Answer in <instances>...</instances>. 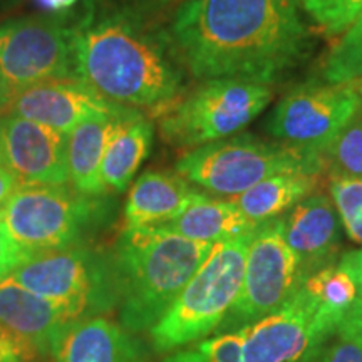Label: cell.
Listing matches in <instances>:
<instances>
[{
	"mask_svg": "<svg viewBox=\"0 0 362 362\" xmlns=\"http://www.w3.org/2000/svg\"><path fill=\"white\" fill-rule=\"evenodd\" d=\"M49 356L51 362H148L133 332L104 317L67 325Z\"/></svg>",
	"mask_w": 362,
	"mask_h": 362,
	"instance_id": "16",
	"label": "cell"
},
{
	"mask_svg": "<svg viewBox=\"0 0 362 362\" xmlns=\"http://www.w3.org/2000/svg\"><path fill=\"white\" fill-rule=\"evenodd\" d=\"M30 255H34V253L21 247L8 233L6 225L0 221V280L8 277Z\"/></svg>",
	"mask_w": 362,
	"mask_h": 362,
	"instance_id": "31",
	"label": "cell"
},
{
	"mask_svg": "<svg viewBox=\"0 0 362 362\" xmlns=\"http://www.w3.org/2000/svg\"><path fill=\"white\" fill-rule=\"evenodd\" d=\"M11 277L61 307L69 320L90 319L117 309V282L111 252L88 245L37 252Z\"/></svg>",
	"mask_w": 362,
	"mask_h": 362,
	"instance_id": "6",
	"label": "cell"
},
{
	"mask_svg": "<svg viewBox=\"0 0 362 362\" xmlns=\"http://www.w3.org/2000/svg\"><path fill=\"white\" fill-rule=\"evenodd\" d=\"M330 176L362 178V103L322 155Z\"/></svg>",
	"mask_w": 362,
	"mask_h": 362,
	"instance_id": "23",
	"label": "cell"
},
{
	"mask_svg": "<svg viewBox=\"0 0 362 362\" xmlns=\"http://www.w3.org/2000/svg\"><path fill=\"white\" fill-rule=\"evenodd\" d=\"M322 76L329 84L354 83L362 78V13L330 49Z\"/></svg>",
	"mask_w": 362,
	"mask_h": 362,
	"instance_id": "25",
	"label": "cell"
},
{
	"mask_svg": "<svg viewBox=\"0 0 362 362\" xmlns=\"http://www.w3.org/2000/svg\"><path fill=\"white\" fill-rule=\"evenodd\" d=\"M74 76L103 99L161 116L185 88L181 67L133 13H88L74 27Z\"/></svg>",
	"mask_w": 362,
	"mask_h": 362,
	"instance_id": "2",
	"label": "cell"
},
{
	"mask_svg": "<svg viewBox=\"0 0 362 362\" xmlns=\"http://www.w3.org/2000/svg\"><path fill=\"white\" fill-rule=\"evenodd\" d=\"M19 188L21 185L16 176L0 165V206H2L4 203H6Z\"/></svg>",
	"mask_w": 362,
	"mask_h": 362,
	"instance_id": "33",
	"label": "cell"
},
{
	"mask_svg": "<svg viewBox=\"0 0 362 362\" xmlns=\"http://www.w3.org/2000/svg\"><path fill=\"white\" fill-rule=\"evenodd\" d=\"M74 29L57 19L25 17L0 25V107L30 86L74 76Z\"/></svg>",
	"mask_w": 362,
	"mask_h": 362,
	"instance_id": "10",
	"label": "cell"
},
{
	"mask_svg": "<svg viewBox=\"0 0 362 362\" xmlns=\"http://www.w3.org/2000/svg\"><path fill=\"white\" fill-rule=\"evenodd\" d=\"M310 362H362V312L357 305Z\"/></svg>",
	"mask_w": 362,
	"mask_h": 362,
	"instance_id": "27",
	"label": "cell"
},
{
	"mask_svg": "<svg viewBox=\"0 0 362 362\" xmlns=\"http://www.w3.org/2000/svg\"><path fill=\"white\" fill-rule=\"evenodd\" d=\"M361 103L354 83L298 86L277 104L269 129L280 143L322 158Z\"/></svg>",
	"mask_w": 362,
	"mask_h": 362,
	"instance_id": "12",
	"label": "cell"
},
{
	"mask_svg": "<svg viewBox=\"0 0 362 362\" xmlns=\"http://www.w3.org/2000/svg\"><path fill=\"white\" fill-rule=\"evenodd\" d=\"M252 235L216 243L175 304L149 330L158 352H175L218 330L242 291Z\"/></svg>",
	"mask_w": 362,
	"mask_h": 362,
	"instance_id": "4",
	"label": "cell"
},
{
	"mask_svg": "<svg viewBox=\"0 0 362 362\" xmlns=\"http://www.w3.org/2000/svg\"><path fill=\"white\" fill-rule=\"evenodd\" d=\"M269 84L205 81L160 116L161 136L176 148H198L240 133L269 106Z\"/></svg>",
	"mask_w": 362,
	"mask_h": 362,
	"instance_id": "7",
	"label": "cell"
},
{
	"mask_svg": "<svg viewBox=\"0 0 362 362\" xmlns=\"http://www.w3.org/2000/svg\"><path fill=\"white\" fill-rule=\"evenodd\" d=\"M341 260L349 267V270L354 275L356 282H357V288H359V296H357V309L362 312V248L354 252H347L346 255L341 257Z\"/></svg>",
	"mask_w": 362,
	"mask_h": 362,
	"instance_id": "32",
	"label": "cell"
},
{
	"mask_svg": "<svg viewBox=\"0 0 362 362\" xmlns=\"http://www.w3.org/2000/svg\"><path fill=\"white\" fill-rule=\"evenodd\" d=\"M346 315L302 285L279 310L243 327V362H310Z\"/></svg>",
	"mask_w": 362,
	"mask_h": 362,
	"instance_id": "11",
	"label": "cell"
},
{
	"mask_svg": "<svg viewBox=\"0 0 362 362\" xmlns=\"http://www.w3.org/2000/svg\"><path fill=\"white\" fill-rule=\"evenodd\" d=\"M35 356L33 344L0 324V362H29Z\"/></svg>",
	"mask_w": 362,
	"mask_h": 362,
	"instance_id": "30",
	"label": "cell"
},
{
	"mask_svg": "<svg viewBox=\"0 0 362 362\" xmlns=\"http://www.w3.org/2000/svg\"><path fill=\"white\" fill-rule=\"evenodd\" d=\"M176 171L208 192L237 197L279 173L322 175L324 161L280 141L242 134L193 148L180 158Z\"/></svg>",
	"mask_w": 362,
	"mask_h": 362,
	"instance_id": "5",
	"label": "cell"
},
{
	"mask_svg": "<svg viewBox=\"0 0 362 362\" xmlns=\"http://www.w3.org/2000/svg\"><path fill=\"white\" fill-rule=\"evenodd\" d=\"M300 267L285 242L280 218L264 221L252 235L242 291L216 332H233L279 310L304 285Z\"/></svg>",
	"mask_w": 362,
	"mask_h": 362,
	"instance_id": "9",
	"label": "cell"
},
{
	"mask_svg": "<svg viewBox=\"0 0 362 362\" xmlns=\"http://www.w3.org/2000/svg\"><path fill=\"white\" fill-rule=\"evenodd\" d=\"M136 111L119 106L107 115L89 116L67 134V168L72 188L89 197H103L99 171L104 153L117 126Z\"/></svg>",
	"mask_w": 362,
	"mask_h": 362,
	"instance_id": "18",
	"label": "cell"
},
{
	"mask_svg": "<svg viewBox=\"0 0 362 362\" xmlns=\"http://www.w3.org/2000/svg\"><path fill=\"white\" fill-rule=\"evenodd\" d=\"M117 107V104L103 99L78 79H57L16 93L0 107V115L13 112L69 134L86 117L107 115Z\"/></svg>",
	"mask_w": 362,
	"mask_h": 362,
	"instance_id": "14",
	"label": "cell"
},
{
	"mask_svg": "<svg viewBox=\"0 0 362 362\" xmlns=\"http://www.w3.org/2000/svg\"><path fill=\"white\" fill-rule=\"evenodd\" d=\"M0 324L27 339L39 354H51L72 320L61 307L27 291L8 275L0 280Z\"/></svg>",
	"mask_w": 362,
	"mask_h": 362,
	"instance_id": "17",
	"label": "cell"
},
{
	"mask_svg": "<svg viewBox=\"0 0 362 362\" xmlns=\"http://www.w3.org/2000/svg\"><path fill=\"white\" fill-rule=\"evenodd\" d=\"M0 165L16 176L21 187L67 185V134L13 112H2Z\"/></svg>",
	"mask_w": 362,
	"mask_h": 362,
	"instance_id": "13",
	"label": "cell"
},
{
	"mask_svg": "<svg viewBox=\"0 0 362 362\" xmlns=\"http://www.w3.org/2000/svg\"><path fill=\"white\" fill-rule=\"evenodd\" d=\"M319 183L320 175L315 173H279L233 197V202L247 218L260 225L285 215L298 202L314 194Z\"/></svg>",
	"mask_w": 362,
	"mask_h": 362,
	"instance_id": "22",
	"label": "cell"
},
{
	"mask_svg": "<svg viewBox=\"0 0 362 362\" xmlns=\"http://www.w3.org/2000/svg\"><path fill=\"white\" fill-rule=\"evenodd\" d=\"M329 192L344 232L362 247V178L330 176Z\"/></svg>",
	"mask_w": 362,
	"mask_h": 362,
	"instance_id": "26",
	"label": "cell"
},
{
	"mask_svg": "<svg viewBox=\"0 0 362 362\" xmlns=\"http://www.w3.org/2000/svg\"><path fill=\"white\" fill-rule=\"evenodd\" d=\"M163 362H243V330L218 334L189 349H178Z\"/></svg>",
	"mask_w": 362,
	"mask_h": 362,
	"instance_id": "28",
	"label": "cell"
},
{
	"mask_svg": "<svg viewBox=\"0 0 362 362\" xmlns=\"http://www.w3.org/2000/svg\"><path fill=\"white\" fill-rule=\"evenodd\" d=\"M354 84H356L357 93H359V94H361V98H362V78H359L357 81H354Z\"/></svg>",
	"mask_w": 362,
	"mask_h": 362,
	"instance_id": "35",
	"label": "cell"
},
{
	"mask_svg": "<svg viewBox=\"0 0 362 362\" xmlns=\"http://www.w3.org/2000/svg\"><path fill=\"white\" fill-rule=\"evenodd\" d=\"M106 215L101 197L62 187H21L0 206V221L30 253L83 245Z\"/></svg>",
	"mask_w": 362,
	"mask_h": 362,
	"instance_id": "8",
	"label": "cell"
},
{
	"mask_svg": "<svg viewBox=\"0 0 362 362\" xmlns=\"http://www.w3.org/2000/svg\"><path fill=\"white\" fill-rule=\"evenodd\" d=\"M153 141V124L141 111L117 126L104 153L99 180L103 193L124 192L141 163L146 160Z\"/></svg>",
	"mask_w": 362,
	"mask_h": 362,
	"instance_id": "21",
	"label": "cell"
},
{
	"mask_svg": "<svg viewBox=\"0 0 362 362\" xmlns=\"http://www.w3.org/2000/svg\"><path fill=\"white\" fill-rule=\"evenodd\" d=\"M304 287L320 302L342 315L349 314L359 296L354 275L341 259L336 265L317 272L307 279Z\"/></svg>",
	"mask_w": 362,
	"mask_h": 362,
	"instance_id": "24",
	"label": "cell"
},
{
	"mask_svg": "<svg viewBox=\"0 0 362 362\" xmlns=\"http://www.w3.org/2000/svg\"><path fill=\"white\" fill-rule=\"evenodd\" d=\"M160 226L194 242L221 243L253 233L259 223L247 218L233 200H215L198 193L176 218Z\"/></svg>",
	"mask_w": 362,
	"mask_h": 362,
	"instance_id": "20",
	"label": "cell"
},
{
	"mask_svg": "<svg viewBox=\"0 0 362 362\" xmlns=\"http://www.w3.org/2000/svg\"><path fill=\"white\" fill-rule=\"evenodd\" d=\"M215 245L160 225L124 228L111 252L121 325L133 334L155 327Z\"/></svg>",
	"mask_w": 362,
	"mask_h": 362,
	"instance_id": "3",
	"label": "cell"
},
{
	"mask_svg": "<svg viewBox=\"0 0 362 362\" xmlns=\"http://www.w3.org/2000/svg\"><path fill=\"white\" fill-rule=\"evenodd\" d=\"M37 2L51 12H64L69 7L74 6L78 0H37Z\"/></svg>",
	"mask_w": 362,
	"mask_h": 362,
	"instance_id": "34",
	"label": "cell"
},
{
	"mask_svg": "<svg viewBox=\"0 0 362 362\" xmlns=\"http://www.w3.org/2000/svg\"><path fill=\"white\" fill-rule=\"evenodd\" d=\"M325 35H341L362 13V0H298Z\"/></svg>",
	"mask_w": 362,
	"mask_h": 362,
	"instance_id": "29",
	"label": "cell"
},
{
	"mask_svg": "<svg viewBox=\"0 0 362 362\" xmlns=\"http://www.w3.org/2000/svg\"><path fill=\"white\" fill-rule=\"evenodd\" d=\"M279 218L304 280L336 265L342 257V225L329 197L310 194Z\"/></svg>",
	"mask_w": 362,
	"mask_h": 362,
	"instance_id": "15",
	"label": "cell"
},
{
	"mask_svg": "<svg viewBox=\"0 0 362 362\" xmlns=\"http://www.w3.org/2000/svg\"><path fill=\"white\" fill-rule=\"evenodd\" d=\"M298 0H185L171 42L194 79L270 84L296 69L310 47Z\"/></svg>",
	"mask_w": 362,
	"mask_h": 362,
	"instance_id": "1",
	"label": "cell"
},
{
	"mask_svg": "<svg viewBox=\"0 0 362 362\" xmlns=\"http://www.w3.org/2000/svg\"><path fill=\"white\" fill-rule=\"evenodd\" d=\"M198 193L178 171H148L136 180L126 200V228L166 223L176 218Z\"/></svg>",
	"mask_w": 362,
	"mask_h": 362,
	"instance_id": "19",
	"label": "cell"
}]
</instances>
